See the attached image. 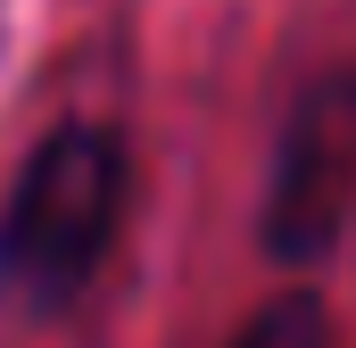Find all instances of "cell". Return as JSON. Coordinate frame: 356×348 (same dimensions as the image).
Wrapping results in <instances>:
<instances>
[{
    "mask_svg": "<svg viewBox=\"0 0 356 348\" xmlns=\"http://www.w3.org/2000/svg\"><path fill=\"white\" fill-rule=\"evenodd\" d=\"M133 216V133L116 116H58L0 199V315L67 324L108 274Z\"/></svg>",
    "mask_w": 356,
    "mask_h": 348,
    "instance_id": "obj_1",
    "label": "cell"
},
{
    "mask_svg": "<svg viewBox=\"0 0 356 348\" xmlns=\"http://www.w3.org/2000/svg\"><path fill=\"white\" fill-rule=\"evenodd\" d=\"M224 348H332V299L315 282H290V290H273L266 307H249V324Z\"/></svg>",
    "mask_w": 356,
    "mask_h": 348,
    "instance_id": "obj_3",
    "label": "cell"
},
{
    "mask_svg": "<svg viewBox=\"0 0 356 348\" xmlns=\"http://www.w3.org/2000/svg\"><path fill=\"white\" fill-rule=\"evenodd\" d=\"M356 207V58L315 67L282 100L266 141V182H257V258L282 274L332 265Z\"/></svg>",
    "mask_w": 356,
    "mask_h": 348,
    "instance_id": "obj_2",
    "label": "cell"
}]
</instances>
